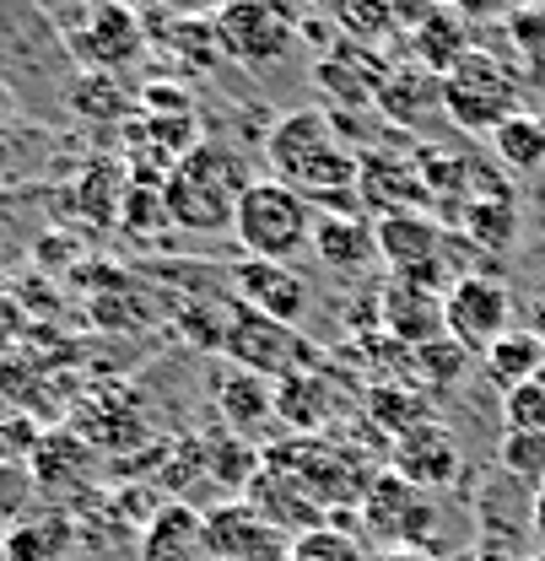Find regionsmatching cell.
<instances>
[{"label":"cell","mask_w":545,"mask_h":561,"mask_svg":"<svg viewBox=\"0 0 545 561\" xmlns=\"http://www.w3.org/2000/svg\"><path fill=\"white\" fill-rule=\"evenodd\" d=\"M265 157H271L275 184L297 190L303 201H319L325 210H345L362 216L356 206V157L336 130V114L325 108H292L281 114L265 136Z\"/></svg>","instance_id":"1"},{"label":"cell","mask_w":545,"mask_h":561,"mask_svg":"<svg viewBox=\"0 0 545 561\" xmlns=\"http://www.w3.org/2000/svg\"><path fill=\"white\" fill-rule=\"evenodd\" d=\"M249 184H254V179L243 173V157H238V151H227V146H216V140H201V146L162 179L168 221H173V227H190V232H227Z\"/></svg>","instance_id":"2"},{"label":"cell","mask_w":545,"mask_h":561,"mask_svg":"<svg viewBox=\"0 0 545 561\" xmlns=\"http://www.w3.org/2000/svg\"><path fill=\"white\" fill-rule=\"evenodd\" d=\"M314 221L319 210L314 201H303L297 190L275 184V179H254L238 201L232 216V238L243 243L249 260H275V265H292L303 249H314Z\"/></svg>","instance_id":"3"},{"label":"cell","mask_w":545,"mask_h":561,"mask_svg":"<svg viewBox=\"0 0 545 561\" xmlns=\"http://www.w3.org/2000/svg\"><path fill=\"white\" fill-rule=\"evenodd\" d=\"M222 351L238 373H254L265 383H286L297 373H314L325 367L319 362V346L297 330V324H281V319H265L243 302H227L222 313Z\"/></svg>","instance_id":"4"},{"label":"cell","mask_w":545,"mask_h":561,"mask_svg":"<svg viewBox=\"0 0 545 561\" xmlns=\"http://www.w3.org/2000/svg\"><path fill=\"white\" fill-rule=\"evenodd\" d=\"M211 22H216V38H222L227 60L265 70L292 49V38L303 27V5L297 0H222L211 11Z\"/></svg>","instance_id":"5"},{"label":"cell","mask_w":545,"mask_h":561,"mask_svg":"<svg viewBox=\"0 0 545 561\" xmlns=\"http://www.w3.org/2000/svg\"><path fill=\"white\" fill-rule=\"evenodd\" d=\"M443 114L459 130L491 136L502 119L519 114V76L502 60H491L486 49H470L459 66L443 76Z\"/></svg>","instance_id":"6"},{"label":"cell","mask_w":545,"mask_h":561,"mask_svg":"<svg viewBox=\"0 0 545 561\" xmlns=\"http://www.w3.org/2000/svg\"><path fill=\"white\" fill-rule=\"evenodd\" d=\"M362 540H378L384 551H421L432 535V496L421 486H410L406 476L384 470L373 476V486L362 496Z\"/></svg>","instance_id":"7"},{"label":"cell","mask_w":545,"mask_h":561,"mask_svg":"<svg viewBox=\"0 0 545 561\" xmlns=\"http://www.w3.org/2000/svg\"><path fill=\"white\" fill-rule=\"evenodd\" d=\"M513 330V291L497 276H459L443 291V335L459 341L470 356H486Z\"/></svg>","instance_id":"8"},{"label":"cell","mask_w":545,"mask_h":561,"mask_svg":"<svg viewBox=\"0 0 545 561\" xmlns=\"http://www.w3.org/2000/svg\"><path fill=\"white\" fill-rule=\"evenodd\" d=\"M140 49H146V22L125 0H92V11L70 27V55L87 70H103V76L140 60Z\"/></svg>","instance_id":"9"},{"label":"cell","mask_w":545,"mask_h":561,"mask_svg":"<svg viewBox=\"0 0 545 561\" xmlns=\"http://www.w3.org/2000/svg\"><path fill=\"white\" fill-rule=\"evenodd\" d=\"M373 243H378V260H384L395 276L438 286L443 221H438L432 210H395V216H378V221H373ZM438 291H443V286H438Z\"/></svg>","instance_id":"10"},{"label":"cell","mask_w":545,"mask_h":561,"mask_svg":"<svg viewBox=\"0 0 545 561\" xmlns=\"http://www.w3.org/2000/svg\"><path fill=\"white\" fill-rule=\"evenodd\" d=\"M205 540L222 561H292L286 529H275L249 496L243 502H216L205 513Z\"/></svg>","instance_id":"11"},{"label":"cell","mask_w":545,"mask_h":561,"mask_svg":"<svg viewBox=\"0 0 545 561\" xmlns=\"http://www.w3.org/2000/svg\"><path fill=\"white\" fill-rule=\"evenodd\" d=\"M378 330L406 351L438 341L443 335V291L427 286V280L389 276L378 291Z\"/></svg>","instance_id":"12"},{"label":"cell","mask_w":545,"mask_h":561,"mask_svg":"<svg viewBox=\"0 0 545 561\" xmlns=\"http://www.w3.org/2000/svg\"><path fill=\"white\" fill-rule=\"evenodd\" d=\"M356 206L373 216H395V210H427V184L416 157L400 151H362L356 157Z\"/></svg>","instance_id":"13"},{"label":"cell","mask_w":545,"mask_h":561,"mask_svg":"<svg viewBox=\"0 0 545 561\" xmlns=\"http://www.w3.org/2000/svg\"><path fill=\"white\" fill-rule=\"evenodd\" d=\"M232 297L265 319H281V324H297L314 302L308 280L297 276L292 265H275V260H238L232 265Z\"/></svg>","instance_id":"14"},{"label":"cell","mask_w":545,"mask_h":561,"mask_svg":"<svg viewBox=\"0 0 545 561\" xmlns=\"http://www.w3.org/2000/svg\"><path fill=\"white\" fill-rule=\"evenodd\" d=\"M395 476H406L410 486H421V491L449 486L459 476V448H454L449 426H438L432 416L406 426L395 437Z\"/></svg>","instance_id":"15"},{"label":"cell","mask_w":545,"mask_h":561,"mask_svg":"<svg viewBox=\"0 0 545 561\" xmlns=\"http://www.w3.org/2000/svg\"><path fill=\"white\" fill-rule=\"evenodd\" d=\"M140 561H222L205 540V513L190 502H162L140 529Z\"/></svg>","instance_id":"16"},{"label":"cell","mask_w":545,"mask_h":561,"mask_svg":"<svg viewBox=\"0 0 545 561\" xmlns=\"http://www.w3.org/2000/svg\"><path fill=\"white\" fill-rule=\"evenodd\" d=\"M314 76H319V87H325L341 108H362V103H378V87H384L389 66H384L367 44L341 38V44H330V49L319 55Z\"/></svg>","instance_id":"17"},{"label":"cell","mask_w":545,"mask_h":561,"mask_svg":"<svg viewBox=\"0 0 545 561\" xmlns=\"http://www.w3.org/2000/svg\"><path fill=\"white\" fill-rule=\"evenodd\" d=\"M465 238L486 249V254H508L513 238H519V201L502 179H486V168L476 173V190H470V206L459 216Z\"/></svg>","instance_id":"18"},{"label":"cell","mask_w":545,"mask_h":561,"mask_svg":"<svg viewBox=\"0 0 545 561\" xmlns=\"http://www.w3.org/2000/svg\"><path fill=\"white\" fill-rule=\"evenodd\" d=\"M336 416H341V389L330 383V373H325V367H314V373H297V378L275 383V421H281V426H292L297 437L325 432Z\"/></svg>","instance_id":"19"},{"label":"cell","mask_w":545,"mask_h":561,"mask_svg":"<svg viewBox=\"0 0 545 561\" xmlns=\"http://www.w3.org/2000/svg\"><path fill=\"white\" fill-rule=\"evenodd\" d=\"M92 443L81 437V432H44L38 443H33V459H27V470H33V486L38 491H76L87 486V476H92Z\"/></svg>","instance_id":"20"},{"label":"cell","mask_w":545,"mask_h":561,"mask_svg":"<svg viewBox=\"0 0 545 561\" xmlns=\"http://www.w3.org/2000/svg\"><path fill=\"white\" fill-rule=\"evenodd\" d=\"M389 125H421L427 108H443V76H432L427 66H389L384 87H378V103H373Z\"/></svg>","instance_id":"21"},{"label":"cell","mask_w":545,"mask_h":561,"mask_svg":"<svg viewBox=\"0 0 545 561\" xmlns=\"http://www.w3.org/2000/svg\"><path fill=\"white\" fill-rule=\"evenodd\" d=\"M76 546V524L60 507L49 513H22L16 524H5L0 535V557L5 561H60Z\"/></svg>","instance_id":"22"},{"label":"cell","mask_w":545,"mask_h":561,"mask_svg":"<svg viewBox=\"0 0 545 561\" xmlns=\"http://www.w3.org/2000/svg\"><path fill=\"white\" fill-rule=\"evenodd\" d=\"M314 254L330 265V271H362L378 243H373V227L362 216H345V210H325L314 221Z\"/></svg>","instance_id":"23"},{"label":"cell","mask_w":545,"mask_h":561,"mask_svg":"<svg viewBox=\"0 0 545 561\" xmlns=\"http://www.w3.org/2000/svg\"><path fill=\"white\" fill-rule=\"evenodd\" d=\"M406 44H410V60H416V66H427L432 76H449V70L470 55V33H465V22H459L449 5H438V11L410 33Z\"/></svg>","instance_id":"24"},{"label":"cell","mask_w":545,"mask_h":561,"mask_svg":"<svg viewBox=\"0 0 545 561\" xmlns=\"http://www.w3.org/2000/svg\"><path fill=\"white\" fill-rule=\"evenodd\" d=\"M216 405H222V416L232 421V432L254 437L265 421H275V383L232 367V373L222 378V389H216Z\"/></svg>","instance_id":"25"},{"label":"cell","mask_w":545,"mask_h":561,"mask_svg":"<svg viewBox=\"0 0 545 561\" xmlns=\"http://www.w3.org/2000/svg\"><path fill=\"white\" fill-rule=\"evenodd\" d=\"M491 151L508 173H545V114L519 108L513 119H502L491 130Z\"/></svg>","instance_id":"26"},{"label":"cell","mask_w":545,"mask_h":561,"mask_svg":"<svg viewBox=\"0 0 545 561\" xmlns=\"http://www.w3.org/2000/svg\"><path fill=\"white\" fill-rule=\"evenodd\" d=\"M480 362H486V373H491V378L502 383V394H508V389H519V383H530V378L545 373V346L530 330H508Z\"/></svg>","instance_id":"27"},{"label":"cell","mask_w":545,"mask_h":561,"mask_svg":"<svg viewBox=\"0 0 545 561\" xmlns=\"http://www.w3.org/2000/svg\"><path fill=\"white\" fill-rule=\"evenodd\" d=\"M70 114H81L87 125H114V119L130 114V92L103 70H81L76 87H70Z\"/></svg>","instance_id":"28"},{"label":"cell","mask_w":545,"mask_h":561,"mask_svg":"<svg viewBox=\"0 0 545 561\" xmlns=\"http://www.w3.org/2000/svg\"><path fill=\"white\" fill-rule=\"evenodd\" d=\"M162 49H168V55H179V60L195 70V76H205L211 66H222V60H227L211 16H179V22L162 33Z\"/></svg>","instance_id":"29"},{"label":"cell","mask_w":545,"mask_h":561,"mask_svg":"<svg viewBox=\"0 0 545 561\" xmlns=\"http://www.w3.org/2000/svg\"><path fill=\"white\" fill-rule=\"evenodd\" d=\"M292 561H373V551L351 524H319L292 540Z\"/></svg>","instance_id":"30"},{"label":"cell","mask_w":545,"mask_h":561,"mask_svg":"<svg viewBox=\"0 0 545 561\" xmlns=\"http://www.w3.org/2000/svg\"><path fill=\"white\" fill-rule=\"evenodd\" d=\"M410 367L421 373L427 389H454L465 378V367H470V351L459 346V341H449V335H438V341L410 351Z\"/></svg>","instance_id":"31"},{"label":"cell","mask_w":545,"mask_h":561,"mask_svg":"<svg viewBox=\"0 0 545 561\" xmlns=\"http://www.w3.org/2000/svg\"><path fill=\"white\" fill-rule=\"evenodd\" d=\"M330 11H336V22L345 27L351 44H367L373 49L378 38L395 33V0H336Z\"/></svg>","instance_id":"32"},{"label":"cell","mask_w":545,"mask_h":561,"mask_svg":"<svg viewBox=\"0 0 545 561\" xmlns=\"http://www.w3.org/2000/svg\"><path fill=\"white\" fill-rule=\"evenodd\" d=\"M367 416L384 421V432H406V426H416V421H427V400L421 394H406L400 383H373L367 389Z\"/></svg>","instance_id":"33"},{"label":"cell","mask_w":545,"mask_h":561,"mask_svg":"<svg viewBox=\"0 0 545 561\" xmlns=\"http://www.w3.org/2000/svg\"><path fill=\"white\" fill-rule=\"evenodd\" d=\"M109 173H120V168L92 162V168L81 173V184H76V206L87 210L92 221H114L120 206H125V190H120V179H109Z\"/></svg>","instance_id":"34"},{"label":"cell","mask_w":545,"mask_h":561,"mask_svg":"<svg viewBox=\"0 0 545 561\" xmlns=\"http://www.w3.org/2000/svg\"><path fill=\"white\" fill-rule=\"evenodd\" d=\"M508 33H513V44H519V55L530 66V81L545 87V5H519L508 16Z\"/></svg>","instance_id":"35"},{"label":"cell","mask_w":545,"mask_h":561,"mask_svg":"<svg viewBox=\"0 0 545 561\" xmlns=\"http://www.w3.org/2000/svg\"><path fill=\"white\" fill-rule=\"evenodd\" d=\"M497 459H502V470H508V476H519V481L541 486L545 481V432H508Z\"/></svg>","instance_id":"36"},{"label":"cell","mask_w":545,"mask_h":561,"mask_svg":"<svg viewBox=\"0 0 545 561\" xmlns=\"http://www.w3.org/2000/svg\"><path fill=\"white\" fill-rule=\"evenodd\" d=\"M502 421L508 432H545V373L502 394Z\"/></svg>","instance_id":"37"},{"label":"cell","mask_w":545,"mask_h":561,"mask_svg":"<svg viewBox=\"0 0 545 561\" xmlns=\"http://www.w3.org/2000/svg\"><path fill=\"white\" fill-rule=\"evenodd\" d=\"M33 470H22V465H0V518H22V507H27V496H33Z\"/></svg>","instance_id":"38"},{"label":"cell","mask_w":545,"mask_h":561,"mask_svg":"<svg viewBox=\"0 0 545 561\" xmlns=\"http://www.w3.org/2000/svg\"><path fill=\"white\" fill-rule=\"evenodd\" d=\"M27 330V319H22V308L11 302V297H0V351L16 346V335Z\"/></svg>","instance_id":"39"},{"label":"cell","mask_w":545,"mask_h":561,"mask_svg":"<svg viewBox=\"0 0 545 561\" xmlns=\"http://www.w3.org/2000/svg\"><path fill=\"white\" fill-rule=\"evenodd\" d=\"M530 524H535V529L545 535V481L535 486V496H530Z\"/></svg>","instance_id":"40"},{"label":"cell","mask_w":545,"mask_h":561,"mask_svg":"<svg viewBox=\"0 0 545 561\" xmlns=\"http://www.w3.org/2000/svg\"><path fill=\"white\" fill-rule=\"evenodd\" d=\"M373 561H432L427 551H373Z\"/></svg>","instance_id":"41"},{"label":"cell","mask_w":545,"mask_h":561,"mask_svg":"<svg viewBox=\"0 0 545 561\" xmlns=\"http://www.w3.org/2000/svg\"><path fill=\"white\" fill-rule=\"evenodd\" d=\"M11 157H16V146H11V136H5V130H0V179H5V173H11Z\"/></svg>","instance_id":"42"},{"label":"cell","mask_w":545,"mask_h":561,"mask_svg":"<svg viewBox=\"0 0 545 561\" xmlns=\"http://www.w3.org/2000/svg\"><path fill=\"white\" fill-rule=\"evenodd\" d=\"M530 335L545 346V302H535V324H530Z\"/></svg>","instance_id":"43"},{"label":"cell","mask_w":545,"mask_h":561,"mask_svg":"<svg viewBox=\"0 0 545 561\" xmlns=\"http://www.w3.org/2000/svg\"><path fill=\"white\" fill-rule=\"evenodd\" d=\"M11 114V87H5V76H0V119Z\"/></svg>","instance_id":"44"},{"label":"cell","mask_w":545,"mask_h":561,"mask_svg":"<svg viewBox=\"0 0 545 561\" xmlns=\"http://www.w3.org/2000/svg\"><path fill=\"white\" fill-rule=\"evenodd\" d=\"M432 5H449V0H432Z\"/></svg>","instance_id":"45"},{"label":"cell","mask_w":545,"mask_h":561,"mask_svg":"<svg viewBox=\"0 0 545 561\" xmlns=\"http://www.w3.org/2000/svg\"><path fill=\"white\" fill-rule=\"evenodd\" d=\"M541 561H545V557H541Z\"/></svg>","instance_id":"46"}]
</instances>
